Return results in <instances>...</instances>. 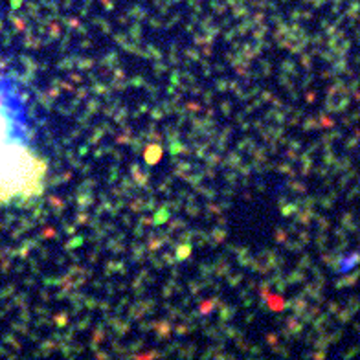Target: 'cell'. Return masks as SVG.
Listing matches in <instances>:
<instances>
[{"label":"cell","mask_w":360,"mask_h":360,"mask_svg":"<svg viewBox=\"0 0 360 360\" xmlns=\"http://www.w3.org/2000/svg\"><path fill=\"white\" fill-rule=\"evenodd\" d=\"M46 169V160L28 144H13L0 151V204L41 195Z\"/></svg>","instance_id":"cell-1"},{"label":"cell","mask_w":360,"mask_h":360,"mask_svg":"<svg viewBox=\"0 0 360 360\" xmlns=\"http://www.w3.org/2000/svg\"><path fill=\"white\" fill-rule=\"evenodd\" d=\"M30 122L26 101L11 79L0 74V151L13 144H28Z\"/></svg>","instance_id":"cell-2"}]
</instances>
